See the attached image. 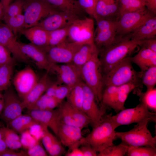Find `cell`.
Instances as JSON below:
<instances>
[{"label": "cell", "mask_w": 156, "mask_h": 156, "mask_svg": "<svg viewBox=\"0 0 156 156\" xmlns=\"http://www.w3.org/2000/svg\"><path fill=\"white\" fill-rule=\"evenodd\" d=\"M0 44L6 47L16 60L25 64L30 61L20 49L15 35L5 24L0 21Z\"/></svg>", "instance_id": "cell-14"}, {"label": "cell", "mask_w": 156, "mask_h": 156, "mask_svg": "<svg viewBox=\"0 0 156 156\" xmlns=\"http://www.w3.org/2000/svg\"><path fill=\"white\" fill-rule=\"evenodd\" d=\"M82 128L69 125L60 122L58 128L57 137L62 144L69 148L79 147L83 138Z\"/></svg>", "instance_id": "cell-17"}, {"label": "cell", "mask_w": 156, "mask_h": 156, "mask_svg": "<svg viewBox=\"0 0 156 156\" xmlns=\"http://www.w3.org/2000/svg\"><path fill=\"white\" fill-rule=\"evenodd\" d=\"M39 124L30 115L22 114L11 121L7 127L16 132L21 133L36 124Z\"/></svg>", "instance_id": "cell-31"}, {"label": "cell", "mask_w": 156, "mask_h": 156, "mask_svg": "<svg viewBox=\"0 0 156 156\" xmlns=\"http://www.w3.org/2000/svg\"><path fill=\"white\" fill-rule=\"evenodd\" d=\"M154 15L156 14L149 11L146 7L141 10L122 15L117 21L116 41L133 31Z\"/></svg>", "instance_id": "cell-7"}, {"label": "cell", "mask_w": 156, "mask_h": 156, "mask_svg": "<svg viewBox=\"0 0 156 156\" xmlns=\"http://www.w3.org/2000/svg\"><path fill=\"white\" fill-rule=\"evenodd\" d=\"M80 148L83 154V156H97V152L90 145L86 144L81 145Z\"/></svg>", "instance_id": "cell-52"}, {"label": "cell", "mask_w": 156, "mask_h": 156, "mask_svg": "<svg viewBox=\"0 0 156 156\" xmlns=\"http://www.w3.org/2000/svg\"><path fill=\"white\" fill-rule=\"evenodd\" d=\"M62 102L55 97L43 94L27 110H51L54 109Z\"/></svg>", "instance_id": "cell-33"}, {"label": "cell", "mask_w": 156, "mask_h": 156, "mask_svg": "<svg viewBox=\"0 0 156 156\" xmlns=\"http://www.w3.org/2000/svg\"><path fill=\"white\" fill-rule=\"evenodd\" d=\"M31 135L37 140L40 141L41 140L43 134L44 127L40 124H36L29 129Z\"/></svg>", "instance_id": "cell-50"}, {"label": "cell", "mask_w": 156, "mask_h": 156, "mask_svg": "<svg viewBox=\"0 0 156 156\" xmlns=\"http://www.w3.org/2000/svg\"><path fill=\"white\" fill-rule=\"evenodd\" d=\"M148 119L137 123L131 130L125 132H116V138L129 146H151L156 148V137H153L148 129Z\"/></svg>", "instance_id": "cell-5"}, {"label": "cell", "mask_w": 156, "mask_h": 156, "mask_svg": "<svg viewBox=\"0 0 156 156\" xmlns=\"http://www.w3.org/2000/svg\"><path fill=\"white\" fill-rule=\"evenodd\" d=\"M14 59L9 50L0 44V66Z\"/></svg>", "instance_id": "cell-49"}, {"label": "cell", "mask_w": 156, "mask_h": 156, "mask_svg": "<svg viewBox=\"0 0 156 156\" xmlns=\"http://www.w3.org/2000/svg\"><path fill=\"white\" fill-rule=\"evenodd\" d=\"M65 155L66 156H83V154L79 147L69 148Z\"/></svg>", "instance_id": "cell-55"}, {"label": "cell", "mask_w": 156, "mask_h": 156, "mask_svg": "<svg viewBox=\"0 0 156 156\" xmlns=\"http://www.w3.org/2000/svg\"><path fill=\"white\" fill-rule=\"evenodd\" d=\"M140 46L156 52V37L142 40Z\"/></svg>", "instance_id": "cell-51"}, {"label": "cell", "mask_w": 156, "mask_h": 156, "mask_svg": "<svg viewBox=\"0 0 156 156\" xmlns=\"http://www.w3.org/2000/svg\"><path fill=\"white\" fill-rule=\"evenodd\" d=\"M80 72L83 81L92 91L97 102H101L104 86L98 51L94 53L90 60L81 67Z\"/></svg>", "instance_id": "cell-3"}, {"label": "cell", "mask_w": 156, "mask_h": 156, "mask_svg": "<svg viewBox=\"0 0 156 156\" xmlns=\"http://www.w3.org/2000/svg\"><path fill=\"white\" fill-rule=\"evenodd\" d=\"M141 84L140 83H129L119 86L113 109L116 112H119L125 109V102L129 94L132 91L138 88Z\"/></svg>", "instance_id": "cell-30"}, {"label": "cell", "mask_w": 156, "mask_h": 156, "mask_svg": "<svg viewBox=\"0 0 156 156\" xmlns=\"http://www.w3.org/2000/svg\"><path fill=\"white\" fill-rule=\"evenodd\" d=\"M132 63L137 65L141 71L156 66V52L142 47L138 52L133 57H131Z\"/></svg>", "instance_id": "cell-27"}, {"label": "cell", "mask_w": 156, "mask_h": 156, "mask_svg": "<svg viewBox=\"0 0 156 156\" xmlns=\"http://www.w3.org/2000/svg\"><path fill=\"white\" fill-rule=\"evenodd\" d=\"M1 126H2V125H1V123L0 122V127H1Z\"/></svg>", "instance_id": "cell-62"}, {"label": "cell", "mask_w": 156, "mask_h": 156, "mask_svg": "<svg viewBox=\"0 0 156 156\" xmlns=\"http://www.w3.org/2000/svg\"><path fill=\"white\" fill-rule=\"evenodd\" d=\"M61 11L80 18L86 16V12L79 4L78 0H45Z\"/></svg>", "instance_id": "cell-26"}, {"label": "cell", "mask_w": 156, "mask_h": 156, "mask_svg": "<svg viewBox=\"0 0 156 156\" xmlns=\"http://www.w3.org/2000/svg\"><path fill=\"white\" fill-rule=\"evenodd\" d=\"M70 26L49 32L48 47L57 45L66 40Z\"/></svg>", "instance_id": "cell-40"}, {"label": "cell", "mask_w": 156, "mask_h": 156, "mask_svg": "<svg viewBox=\"0 0 156 156\" xmlns=\"http://www.w3.org/2000/svg\"><path fill=\"white\" fill-rule=\"evenodd\" d=\"M20 32L32 44L45 51L48 47L49 32L37 26L23 29Z\"/></svg>", "instance_id": "cell-24"}, {"label": "cell", "mask_w": 156, "mask_h": 156, "mask_svg": "<svg viewBox=\"0 0 156 156\" xmlns=\"http://www.w3.org/2000/svg\"><path fill=\"white\" fill-rule=\"evenodd\" d=\"M3 99V95L0 92V100Z\"/></svg>", "instance_id": "cell-60"}, {"label": "cell", "mask_w": 156, "mask_h": 156, "mask_svg": "<svg viewBox=\"0 0 156 156\" xmlns=\"http://www.w3.org/2000/svg\"><path fill=\"white\" fill-rule=\"evenodd\" d=\"M156 36V16L154 15L133 31L122 38L141 40L155 38Z\"/></svg>", "instance_id": "cell-23"}, {"label": "cell", "mask_w": 156, "mask_h": 156, "mask_svg": "<svg viewBox=\"0 0 156 156\" xmlns=\"http://www.w3.org/2000/svg\"><path fill=\"white\" fill-rule=\"evenodd\" d=\"M119 5L118 0H99L93 18L118 20Z\"/></svg>", "instance_id": "cell-22"}, {"label": "cell", "mask_w": 156, "mask_h": 156, "mask_svg": "<svg viewBox=\"0 0 156 156\" xmlns=\"http://www.w3.org/2000/svg\"><path fill=\"white\" fill-rule=\"evenodd\" d=\"M95 19L97 27L94 33V42L99 51L116 42L118 20L102 18Z\"/></svg>", "instance_id": "cell-9"}, {"label": "cell", "mask_w": 156, "mask_h": 156, "mask_svg": "<svg viewBox=\"0 0 156 156\" xmlns=\"http://www.w3.org/2000/svg\"><path fill=\"white\" fill-rule=\"evenodd\" d=\"M28 156H47L48 155L45 148L39 142L27 151Z\"/></svg>", "instance_id": "cell-48"}, {"label": "cell", "mask_w": 156, "mask_h": 156, "mask_svg": "<svg viewBox=\"0 0 156 156\" xmlns=\"http://www.w3.org/2000/svg\"><path fill=\"white\" fill-rule=\"evenodd\" d=\"M41 140L48 155L60 156L64 153L65 150L62 144L56 137L49 131L48 127H44Z\"/></svg>", "instance_id": "cell-25"}, {"label": "cell", "mask_w": 156, "mask_h": 156, "mask_svg": "<svg viewBox=\"0 0 156 156\" xmlns=\"http://www.w3.org/2000/svg\"><path fill=\"white\" fill-rule=\"evenodd\" d=\"M31 116L43 127L50 128L57 137L60 121L58 108L51 110H28Z\"/></svg>", "instance_id": "cell-20"}, {"label": "cell", "mask_w": 156, "mask_h": 156, "mask_svg": "<svg viewBox=\"0 0 156 156\" xmlns=\"http://www.w3.org/2000/svg\"><path fill=\"white\" fill-rule=\"evenodd\" d=\"M111 120L116 129L122 125L138 123L146 120L156 122V112H150L144 104L140 103L135 107L125 109L116 115L112 116Z\"/></svg>", "instance_id": "cell-8"}, {"label": "cell", "mask_w": 156, "mask_h": 156, "mask_svg": "<svg viewBox=\"0 0 156 156\" xmlns=\"http://www.w3.org/2000/svg\"><path fill=\"white\" fill-rule=\"evenodd\" d=\"M83 83V81H82L73 86L66 97L67 101L70 105L82 111L84 96Z\"/></svg>", "instance_id": "cell-32"}, {"label": "cell", "mask_w": 156, "mask_h": 156, "mask_svg": "<svg viewBox=\"0 0 156 156\" xmlns=\"http://www.w3.org/2000/svg\"><path fill=\"white\" fill-rule=\"evenodd\" d=\"M0 130L8 149L14 151L22 147L20 138L17 133L8 127H1Z\"/></svg>", "instance_id": "cell-35"}, {"label": "cell", "mask_w": 156, "mask_h": 156, "mask_svg": "<svg viewBox=\"0 0 156 156\" xmlns=\"http://www.w3.org/2000/svg\"><path fill=\"white\" fill-rule=\"evenodd\" d=\"M132 63L131 57H127L103 75L104 87L108 86H119L129 83H141L138 73L133 68Z\"/></svg>", "instance_id": "cell-4"}, {"label": "cell", "mask_w": 156, "mask_h": 156, "mask_svg": "<svg viewBox=\"0 0 156 156\" xmlns=\"http://www.w3.org/2000/svg\"><path fill=\"white\" fill-rule=\"evenodd\" d=\"M94 33L93 19L86 17L75 20L70 25L68 37L71 42L94 44Z\"/></svg>", "instance_id": "cell-10"}, {"label": "cell", "mask_w": 156, "mask_h": 156, "mask_svg": "<svg viewBox=\"0 0 156 156\" xmlns=\"http://www.w3.org/2000/svg\"><path fill=\"white\" fill-rule=\"evenodd\" d=\"M129 146L122 142L119 144L108 146L99 152L98 156H123L126 154Z\"/></svg>", "instance_id": "cell-42"}, {"label": "cell", "mask_w": 156, "mask_h": 156, "mask_svg": "<svg viewBox=\"0 0 156 156\" xmlns=\"http://www.w3.org/2000/svg\"><path fill=\"white\" fill-rule=\"evenodd\" d=\"M97 3V1L99 0H94Z\"/></svg>", "instance_id": "cell-61"}, {"label": "cell", "mask_w": 156, "mask_h": 156, "mask_svg": "<svg viewBox=\"0 0 156 156\" xmlns=\"http://www.w3.org/2000/svg\"><path fill=\"white\" fill-rule=\"evenodd\" d=\"M79 5L86 13L93 17L97 2L94 0H78Z\"/></svg>", "instance_id": "cell-47"}, {"label": "cell", "mask_w": 156, "mask_h": 156, "mask_svg": "<svg viewBox=\"0 0 156 156\" xmlns=\"http://www.w3.org/2000/svg\"><path fill=\"white\" fill-rule=\"evenodd\" d=\"M59 105L77 126L83 129L91 123L90 119L83 112L73 107L67 101H63Z\"/></svg>", "instance_id": "cell-28"}, {"label": "cell", "mask_w": 156, "mask_h": 156, "mask_svg": "<svg viewBox=\"0 0 156 156\" xmlns=\"http://www.w3.org/2000/svg\"><path fill=\"white\" fill-rule=\"evenodd\" d=\"M0 156H28L27 152L21 151L17 152L12 150L8 149L3 153Z\"/></svg>", "instance_id": "cell-53"}, {"label": "cell", "mask_w": 156, "mask_h": 156, "mask_svg": "<svg viewBox=\"0 0 156 156\" xmlns=\"http://www.w3.org/2000/svg\"><path fill=\"white\" fill-rule=\"evenodd\" d=\"M83 44L66 40L57 45L48 47L46 51L51 65L68 64L72 62L75 54Z\"/></svg>", "instance_id": "cell-11"}, {"label": "cell", "mask_w": 156, "mask_h": 156, "mask_svg": "<svg viewBox=\"0 0 156 156\" xmlns=\"http://www.w3.org/2000/svg\"><path fill=\"white\" fill-rule=\"evenodd\" d=\"M118 18L124 13L139 11L146 8L144 0H118Z\"/></svg>", "instance_id": "cell-37"}, {"label": "cell", "mask_w": 156, "mask_h": 156, "mask_svg": "<svg viewBox=\"0 0 156 156\" xmlns=\"http://www.w3.org/2000/svg\"><path fill=\"white\" fill-rule=\"evenodd\" d=\"M23 5L25 19L24 29L36 25L40 20L62 11L52 5L45 0H29Z\"/></svg>", "instance_id": "cell-6"}, {"label": "cell", "mask_w": 156, "mask_h": 156, "mask_svg": "<svg viewBox=\"0 0 156 156\" xmlns=\"http://www.w3.org/2000/svg\"><path fill=\"white\" fill-rule=\"evenodd\" d=\"M13 0H0V2L3 6L4 13L9 6L11 4Z\"/></svg>", "instance_id": "cell-57"}, {"label": "cell", "mask_w": 156, "mask_h": 156, "mask_svg": "<svg viewBox=\"0 0 156 156\" xmlns=\"http://www.w3.org/2000/svg\"><path fill=\"white\" fill-rule=\"evenodd\" d=\"M3 95L4 106L0 118L7 125L22 115L25 108L22 100L10 86L4 91Z\"/></svg>", "instance_id": "cell-12"}, {"label": "cell", "mask_w": 156, "mask_h": 156, "mask_svg": "<svg viewBox=\"0 0 156 156\" xmlns=\"http://www.w3.org/2000/svg\"><path fill=\"white\" fill-rule=\"evenodd\" d=\"M39 79L34 70L26 67L18 72L13 79L17 93L22 100L36 84Z\"/></svg>", "instance_id": "cell-15"}, {"label": "cell", "mask_w": 156, "mask_h": 156, "mask_svg": "<svg viewBox=\"0 0 156 156\" xmlns=\"http://www.w3.org/2000/svg\"><path fill=\"white\" fill-rule=\"evenodd\" d=\"M15 60L0 66V92L4 91L10 86Z\"/></svg>", "instance_id": "cell-34"}, {"label": "cell", "mask_w": 156, "mask_h": 156, "mask_svg": "<svg viewBox=\"0 0 156 156\" xmlns=\"http://www.w3.org/2000/svg\"><path fill=\"white\" fill-rule=\"evenodd\" d=\"M49 71L46 72L22 100L25 108L27 109L33 105L45 92L52 83L50 80Z\"/></svg>", "instance_id": "cell-21"}, {"label": "cell", "mask_w": 156, "mask_h": 156, "mask_svg": "<svg viewBox=\"0 0 156 156\" xmlns=\"http://www.w3.org/2000/svg\"><path fill=\"white\" fill-rule=\"evenodd\" d=\"M4 15V11L3 6L0 1V21L3 20Z\"/></svg>", "instance_id": "cell-58"}, {"label": "cell", "mask_w": 156, "mask_h": 156, "mask_svg": "<svg viewBox=\"0 0 156 156\" xmlns=\"http://www.w3.org/2000/svg\"><path fill=\"white\" fill-rule=\"evenodd\" d=\"M8 149L0 130V155L2 153Z\"/></svg>", "instance_id": "cell-56"}, {"label": "cell", "mask_w": 156, "mask_h": 156, "mask_svg": "<svg viewBox=\"0 0 156 156\" xmlns=\"http://www.w3.org/2000/svg\"><path fill=\"white\" fill-rule=\"evenodd\" d=\"M5 24L15 35L24 29L25 19L22 14L15 16L3 18Z\"/></svg>", "instance_id": "cell-41"}, {"label": "cell", "mask_w": 156, "mask_h": 156, "mask_svg": "<svg viewBox=\"0 0 156 156\" xmlns=\"http://www.w3.org/2000/svg\"><path fill=\"white\" fill-rule=\"evenodd\" d=\"M98 51L94 44H83L75 54L72 63L81 69L93 54Z\"/></svg>", "instance_id": "cell-29"}, {"label": "cell", "mask_w": 156, "mask_h": 156, "mask_svg": "<svg viewBox=\"0 0 156 156\" xmlns=\"http://www.w3.org/2000/svg\"><path fill=\"white\" fill-rule=\"evenodd\" d=\"M105 87L101 101V107L105 109L106 107L113 109L116 101L118 86H108Z\"/></svg>", "instance_id": "cell-38"}, {"label": "cell", "mask_w": 156, "mask_h": 156, "mask_svg": "<svg viewBox=\"0 0 156 156\" xmlns=\"http://www.w3.org/2000/svg\"><path fill=\"white\" fill-rule=\"evenodd\" d=\"M134 90L135 93L139 97L140 103L145 105L149 110L156 112V88L147 89L145 92H142L139 88Z\"/></svg>", "instance_id": "cell-36"}, {"label": "cell", "mask_w": 156, "mask_h": 156, "mask_svg": "<svg viewBox=\"0 0 156 156\" xmlns=\"http://www.w3.org/2000/svg\"><path fill=\"white\" fill-rule=\"evenodd\" d=\"M138 73L141 83L146 86L147 89L155 88L156 84V66Z\"/></svg>", "instance_id": "cell-39"}, {"label": "cell", "mask_w": 156, "mask_h": 156, "mask_svg": "<svg viewBox=\"0 0 156 156\" xmlns=\"http://www.w3.org/2000/svg\"><path fill=\"white\" fill-rule=\"evenodd\" d=\"M4 106L3 99L0 100V114L1 113Z\"/></svg>", "instance_id": "cell-59"}, {"label": "cell", "mask_w": 156, "mask_h": 156, "mask_svg": "<svg viewBox=\"0 0 156 156\" xmlns=\"http://www.w3.org/2000/svg\"><path fill=\"white\" fill-rule=\"evenodd\" d=\"M112 115V113L105 114L99 122L92 127L91 132L86 137L83 138L81 145L89 144L99 152L114 145L113 141L116 138V129L111 120Z\"/></svg>", "instance_id": "cell-2"}, {"label": "cell", "mask_w": 156, "mask_h": 156, "mask_svg": "<svg viewBox=\"0 0 156 156\" xmlns=\"http://www.w3.org/2000/svg\"><path fill=\"white\" fill-rule=\"evenodd\" d=\"M128 156H156V148L151 146H129Z\"/></svg>", "instance_id": "cell-43"}, {"label": "cell", "mask_w": 156, "mask_h": 156, "mask_svg": "<svg viewBox=\"0 0 156 156\" xmlns=\"http://www.w3.org/2000/svg\"><path fill=\"white\" fill-rule=\"evenodd\" d=\"M142 40L122 38L109 47L99 51L103 75L115 65L126 57L129 56Z\"/></svg>", "instance_id": "cell-1"}, {"label": "cell", "mask_w": 156, "mask_h": 156, "mask_svg": "<svg viewBox=\"0 0 156 156\" xmlns=\"http://www.w3.org/2000/svg\"><path fill=\"white\" fill-rule=\"evenodd\" d=\"M18 44L22 52L29 59H31L38 68L50 71L52 65L44 49L31 43L27 44L18 42Z\"/></svg>", "instance_id": "cell-19"}, {"label": "cell", "mask_w": 156, "mask_h": 156, "mask_svg": "<svg viewBox=\"0 0 156 156\" xmlns=\"http://www.w3.org/2000/svg\"><path fill=\"white\" fill-rule=\"evenodd\" d=\"M145 5L150 11L156 14V0H144Z\"/></svg>", "instance_id": "cell-54"}, {"label": "cell", "mask_w": 156, "mask_h": 156, "mask_svg": "<svg viewBox=\"0 0 156 156\" xmlns=\"http://www.w3.org/2000/svg\"><path fill=\"white\" fill-rule=\"evenodd\" d=\"M72 88L66 85L58 83L55 89L53 97L62 102L66 98Z\"/></svg>", "instance_id": "cell-46"}, {"label": "cell", "mask_w": 156, "mask_h": 156, "mask_svg": "<svg viewBox=\"0 0 156 156\" xmlns=\"http://www.w3.org/2000/svg\"><path fill=\"white\" fill-rule=\"evenodd\" d=\"M24 4L23 0H16L10 4L4 12L3 19L22 14Z\"/></svg>", "instance_id": "cell-44"}, {"label": "cell", "mask_w": 156, "mask_h": 156, "mask_svg": "<svg viewBox=\"0 0 156 156\" xmlns=\"http://www.w3.org/2000/svg\"><path fill=\"white\" fill-rule=\"evenodd\" d=\"M81 18L74 15L60 11L51 15L36 25L51 32L70 26L75 20Z\"/></svg>", "instance_id": "cell-18"}, {"label": "cell", "mask_w": 156, "mask_h": 156, "mask_svg": "<svg viewBox=\"0 0 156 156\" xmlns=\"http://www.w3.org/2000/svg\"><path fill=\"white\" fill-rule=\"evenodd\" d=\"M21 134L20 138L22 147L27 150L40 141L37 140L31 135L29 129L24 131Z\"/></svg>", "instance_id": "cell-45"}, {"label": "cell", "mask_w": 156, "mask_h": 156, "mask_svg": "<svg viewBox=\"0 0 156 156\" xmlns=\"http://www.w3.org/2000/svg\"><path fill=\"white\" fill-rule=\"evenodd\" d=\"M83 86L84 96L82 110L90 119L93 127L99 122L105 114V109L99 107L94 92L84 82Z\"/></svg>", "instance_id": "cell-16"}, {"label": "cell", "mask_w": 156, "mask_h": 156, "mask_svg": "<svg viewBox=\"0 0 156 156\" xmlns=\"http://www.w3.org/2000/svg\"><path fill=\"white\" fill-rule=\"evenodd\" d=\"M81 69L72 62L68 64H52L49 72L55 73L59 84H64L71 87L83 81Z\"/></svg>", "instance_id": "cell-13"}]
</instances>
